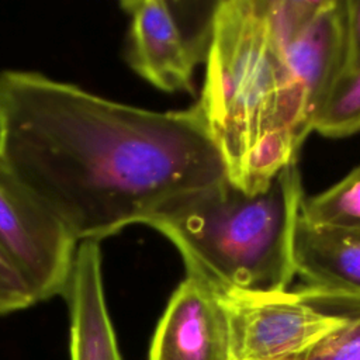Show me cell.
Wrapping results in <instances>:
<instances>
[{"label": "cell", "mask_w": 360, "mask_h": 360, "mask_svg": "<svg viewBox=\"0 0 360 360\" xmlns=\"http://www.w3.org/2000/svg\"><path fill=\"white\" fill-rule=\"evenodd\" d=\"M0 163L77 242L228 177L197 104L150 111L17 69L0 70Z\"/></svg>", "instance_id": "obj_1"}, {"label": "cell", "mask_w": 360, "mask_h": 360, "mask_svg": "<svg viewBox=\"0 0 360 360\" xmlns=\"http://www.w3.org/2000/svg\"><path fill=\"white\" fill-rule=\"evenodd\" d=\"M297 160L260 190L245 191L226 177L170 201L145 225L179 249L187 274L221 297L287 291L295 276L292 232L304 197Z\"/></svg>", "instance_id": "obj_2"}, {"label": "cell", "mask_w": 360, "mask_h": 360, "mask_svg": "<svg viewBox=\"0 0 360 360\" xmlns=\"http://www.w3.org/2000/svg\"><path fill=\"white\" fill-rule=\"evenodd\" d=\"M197 105L217 141L228 179L253 193L298 159L278 132L283 48L264 0L217 1Z\"/></svg>", "instance_id": "obj_3"}, {"label": "cell", "mask_w": 360, "mask_h": 360, "mask_svg": "<svg viewBox=\"0 0 360 360\" xmlns=\"http://www.w3.org/2000/svg\"><path fill=\"white\" fill-rule=\"evenodd\" d=\"M346 52V0H323L318 13L283 48L284 87L278 132L298 153L339 77Z\"/></svg>", "instance_id": "obj_4"}, {"label": "cell", "mask_w": 360, "mask_h": 360, "mask_svg": "<svg viewBox=\"0 0 360 360\" xmlns=\"http://www.w3.org/2000/svg\"><path fill=\"white\" fill-rule=\"evenodd\" d=\"M77 243L0 163V248L22 273L38 302L63 295Z\"/></svg>", "instance_id": "obj_5"}, {"label": "cell", "mask_w": 360, "mask_h": 360, "mask_svg": "<svg viewBox=\"0 0 360 360\" xmlns=\"http://www.w3.org/2000/svg\"><path fill=\"white\" fill-rule=\"evenodd\" d=\"M120 7L129 17L128 66L163 91L193 93L195 66L207 56L211 21L193 28L186 22L187 3L181 1L125 0Z\"/></svg>", "instance_id": "obj_6"}, {"label": "cell", "mask_w": 360, "mask_h": 360, "mask_svg": "<svg viewBox=\"0 0 360 360\" xmlns=\"http://www.w3.org/2000/svg\"><path fill=\"white\" fill-rule=\"evenodd\" d=\"M228 309L233 360H298L342 323L295 290L222 297Z\"/></svg>", "instance_id": "obj_7"}, {"label": "cell", "mask_w": 360, "mask_h": 360, "mask_svg": "<svg viewBox=\"0 0 360 360\" xmlns=\"http://www.w3.org/2000/svg\"><path fill=\"white\" fill-rule=\"evenodd\" d=\"M148 360H233L224 298L187 274L156 326Z\"/></svg>", "instance_id": "obj_8"}, {"label": "cell", "mask_w": 360, "mask_h": 360, "mask_svg": "<svg viewBox=\"0 0 360 360\" xmlns=\"http://www.w3.org/2000/svg\"><path fill=\"white\" fill-rule=\"evenodd\" d=\"M70 321L72 360H122L110 319L97 240L77 243L63 295Z\"/></svg>", "instance_id": "obj_9"}, {"label": "cell", "mask_w": 360, "mask_h": 360, "mask_svg": "<svg viewBox=\"0 0 360 360\" xmlns=\"http://www.w3.org/2000/svg\"><path fill=\"white\" fill-rule=\"evenodd\" d=\"M291 250L305 285L360 295V229L311 225L298 212Z\"/></svg>", "instance_id": "obj_10"}, {"label": "cell", "mask_w": 360, "mask_h": 360, "mask_svg": "<svg viewBox=\"0 0 360 360\" xmlns=\"http://www.w3.org/2000/svg\"><path fill=\"white\" fill-rule=\"evenodd\" d=\"M295 291L342 318L338 328L316 340L298 360H360V295L305 284Z\"/></svg>", "instance_id": "obj_11"}, {"label": "cell", "mask_w": 360, "mask_h": 360, "mask_svg": "<svg viewBox=\"0 0 360 360\" xmlns=\"http://www.w3.org/2000/svg\"><path fill=\"white\" fill-rule=\"evenodd\" d=\"M300 215L316 226L360 229V165L328 190L304 195Z\"/></svg>", "instance_id": "obj_12"}, {"label": "cell", "mask_w": 360, "mask_h": 360, "mask_svg": "<svg viewBox=\"0 0 360 360\" xmlns=\"http://www.w3.org/2000/svg\"><path fill=\"white\" fill-rule=\"evenodd\" d=\"M314 131L326 138L360 132V68L336 79L315 120Z\"/></svg>", "instance_id": "obj_13"}, {"label": "cell", "mask_w": 360, "mask_h": 360, "mask_svg": "<svg viewBox=\"0 0 360 360\" xmlns=\"http://www.w3.org/2000/svg\"><path fill=\"white\" fill-rule=\"evenodd\" d=\"M38 304V300L18 267L0 248V315Z\"/></svg>", "instance_id": "obj_14"}, {"label": "cell", "mask_w": 360, "mask_h": 360, "mask_svg": "<svg viewBox=\"0 0 360 360\" xmlns=\"http://www.w3.org/2000/svg\"><path fill=\"white\" fill-rule=\"evenodd\" d=\"M360 68V0H346V52L340 75ZM339 75V76H340Z\"/></svg>", "instance_id": "obj_15"}]
</instances>
